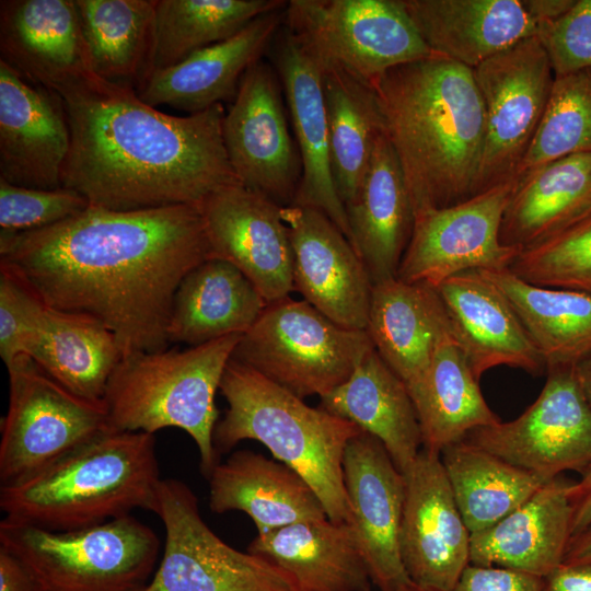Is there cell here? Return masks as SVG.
Instances as JSON below:
<instances>
[{
	"label": "cell",
	"instance_id": "c3c4849f",
	"mask_svg": "<svg viewBox=\"0 0 591 591\" xmlns=\"http://www.w3.org/2000/svg\"><path fill=\"white\" fill-rule=\"evenodd\" d=\"M572 536L591 525V466L573 483L571 490Z\"/></svg>",
	"mask_w": 591,
	"mask_h": 591
},
{
	"label": "cell",
	"instance_id": "1f68e13d",
	"mask_svg": "<svg viewBox=\"0 0 591 591\" xmlns=\"http://www.w3.org/2000/svg\"><path fill=\"white\" fill-rule=\"evenodd\" d=\"M320 399V407L375 437L402 473L422 449L420 425L408 389L374 348L343 384Z\"/></svg>",
	"mask_w": 591,
	"mask_h": 591
},
{
	"label": "cell",
	"instance_id": "ac0fdd59",
	"mask_svg": "<svg viewBox=\"0 0 591 591\" xmlns=\"http://www.w3.org/2000/svg\"><path fill=\"white\" fill-rule=\"evenodd\" d=\"M343 476L349 508L347 523L373 586L387 591L410 582L399 551L404 474L384 445L361 431L346 447Z\"/></svg>",
	"mask_w": 591,
	"mask_h": 591
},
{
	"label": "cell",
	"instance_id": "f907efd6",
	"mask_svg": "<svg viewBox=\"0 0 591 591\" xmlns=\"http://www.w3.org/2000/svg\"><path fill=\"white\" fill-rule=\"evenodd\" d=\"M528 14L538 24L563 16L576 0H521Z\"/></svg>",
	"mask_w": 591,
	"mask_h": 591
},
{
	"label": "cell",
	"instance_id": "db71d44e",
	"mask_svg": "<svg viewBox=\"0 0 591 591\" xmlns=\"http://www.w3.org/2000/svg\"><path fill=\"white\" fill-rule=\"evenodd\" d=\"M387 591H442V590H438V589H433L429 587H422L410 581L408 583H405L403 586H399L395 589H391Z\"/></svg>",
	"mask_w": 591,
	"mask_h": 591
},
{
	"label": "cell",
	"instance_id": "f546056e",
	"mask_svg": "<svg viewBox=\"0 0 591 591\" xmlns=\"http://www.w3.org/2000/svg\"><path fill=\"white\" fill-rule=\"evenodd\" d=\"M247 551L277 568L293 591H371L373 586L347 522H297L256 535Z\"/></svg>",
	"mask_w": 591,
	"mask_h": 591
},
{
	"label": "cell",
	"instance_id": "8d00e7d4",
	"mask_svg": "<svg viewBox=\"0 0 591 591\" xmlns=\"http://www.w3.org/2000/svg\"><path fill=\"white\" fill-rule=\"evenodd\" d=\"M332 174L344 206L356 196L379 138L386 134L374 89L339 69H324Z\"/></svg>",
	"mask_w": 591,
	"mask_h": 591
},
{
	"label": "cell",
	"instance_id": "ffe728a7",
	"mask_svg": "<svg viewBox=\"0 0 591 591\" xmlns=\"http://www.w3.org/2000/svg\"><path fill=\"white\" fill-rule=\"evenodd\" d=\"M69 150L60 95L0 60V178L30 188H60Z\"/></svg>",
	"mask_w": 591,
	"mask_h": 591
},
{
	"label": "cell",
	"instance_id": "9a60e30c",
	"mask_svg": "<svg viewBox=\"0 0 591 591\" xmlns=\"http://www.w3.org/2000/svg\"><path fill=\"white\" fill-rule=\"evenodd\" d=\"M514 182L417 215L396 277L436 288L465 271L509 269L521 251L502 244L499 234Z\"/></svg>",
	"mask_w": 591,
	"mask_h": 591
},
{
	"label": "cell",
	"instance_id": "60d3db41",
	"mask_svg": "<svg viewBox=\"0 0 591 591\" xmlns=\"http://www.w3.org/2000/svg\"><path fill=\"white\" fill-rule=\"evenodd\" d=\"M579 153H591V69L555 77L542 121L517 177Z\"/></svg>",
	"mask_w": 591,
	"mask_h": 591
},
{
	"label": "cell",
	"instance_id": "4fadbf2b",
	"mask_svg": "<svg viewBox=\"0 0 591 591\" xmlns=\"http://www.w3.org/2000/svg\"><path fill=\"white\" fill-rule=\"evenodd\" d=\"M576 367L547 371L533 404L515 419L479 427L463 439L545 480L591 466V405Z\"/></svg>",
	"mask_w": 591,
	"mask_h": 591
},
{
	"label": "cell",
	"instance_id": "3957f363",
	"mask_svg": "<svg viewBox=\"0 0 591 591\" xmlns=\"http://www.w3.org/2000/svg\"><path fill=\"white\" fill-rule=\"evenodd\" d=\"M373 89L415 217L475 196L485 112L473 70L433 56L391 69Z\"/></svg>",
	"mask_w": 591,
	"mask_h": 591
},
{
	"label": "cell",
	"instance_id": "f5cc1de1",
	"mask_svg": "<svg viewBox=\"0 0 591 591\" xmlns=\"http://www.w3.org/2000/svg\"><path fill=\"white\" fill-rule=\"evenodd\" d=\"M575 369L583 394L591 405V354L581 360Z\"/></svg>",
	"mask_w": 591,
	"mask_h": 591
},
{
	"label": "cell",
	"instance_id": "681fc988",
	"mask_svg": "<svg viewBox=\"0 0 591 591\" xmlns=\"http://www.w3.org/2000/svg\"><path fill=\"white\" fill-rule=\"evenodd\" d=\"M0 591H36L25 567L2 547H0Z\"/></svg>",
	"mask_w": 591,
	"mask_h": 591
},
{
	"label": "cell",
	"instance_id": "d590c367",
	"mask_svg": "<svg viewBox=\"0 0 591 591\" xmlns=\"http://www.w3.org/2000/svg\"><path fill=\"white\" fill-rule=\"evenodd\" d=\"M477 271L507 297L540 352L546 372L576 367L591 354V293L535 286L510 269Z\"/></svg>",
	"mask_w": 591,
	"mask_h": 591
},
{
	"label": "cell",
	"instance_id": "603a6c76",
	"mask_svg": "<svg viewBox=\"0 0 591 591\" xmlns=\"http://www.w3.org/2000/svg\"><path fill=\"white\" fill-rule=\"evenodd\" d=\"M453 334L477 380L507 366L531 374L544 361L502 291L477 270L452 276L436 287Z\"/></svg>",
	"mask_w": 591,
	"mask_h": 591
},
{
	"label": "cell",
	"instance_id": "e0dca14e",
	"mask_svg": "<svg viewBox=\"0 0 591 591\" xmlns=\"http://www.w3.org/2000/svg\"><path fill=\"white\" fill-rule=\"evenodd\" d=\"M212 257L237 268L266 303L293 291V251L281 206L242 184L222 187L198 206Z\"/></svg>",
	"mask_w": 591,
	"mask_h": 591
},
{
	"label": "cell",
	"instance_id": "ee69618b",
	"mask_svg": "<svg viewBox=\"0 0 591 591\" xmlns=\"http://www.w3.org/2000/svg\"><path fill=\"white\" fill-rule=\"evenodd\" d=\"M90 206L76 190L30 188L0 178V233L42 230L68 220Z\"/></svg>",
	"mask_w": 591,
	"mask_h": 591
},
{
	"label": "cell",
	"instance_id": "8992f818",
	"mask_svg": "<svg viewBox=\"0 0 591 591\" xmlns=\"http://www.w3.org/2000/svg\"><path fill=\"white\" fill-rule=\"evenodd\" d=\"M240 338L230 335L121 358L103 397L109 429L151 434L182 429L194 440L208 478L219 463L212 440L219 420L216 393Z\"/></svg>",
	"mask_w": 591,
	"mask_h": 591
},
{
	"label": "cell",
	"instance_id": "ba28073f",
	"mask_svg": "<svg viewBox=\"0 0 591 591\" xmlns=\"http://www.w3.org/2000/svg\"><path fill=\"white\" fill-rule=\"evenodd\" d=\"M366 329L346 328L304 300L267 303L232 356L300 398L343 384L373 349Z\"/></svg>",
	"mask_w": 591,
	"mask_h": 591
},
{
	"label": "cell",
	"instance_id": "7a4b0ae2",
	"mask_svg": "<svg viewBox=\"0 0 591 591\" xmlns=\"http://www.w3.org/2000/svg\"><path fill=\"white\" fill-rule=\"evenodd\" d=\"M70 129L62 187L91 206L141 210L199 206L240 183L222 138V104L165 114L128 86L92 78L58 93Z\"/></svg>",
	"mask_w": 591,
	"mask_h": 591
},
{
	"label": "cell",
	"instance_id": "5b68a950",
	"mask_svg": "<svg viewBox=\"0 0 591 591\" xmlns=\"http://www.w3.org/2000/svg\"><path fill=\"white\" fill-rule=\"evenodd\" d=\"M219 391L228 408L213 430L218 455L243 440L258 441L275 460L308 482L328 519L347 522L343 459L349 441L362 430L320 406L308 405L303 398L233 358L224 370Z\"/></svg>",
	"mask_w": 591,
	"mask_h": 591
},
{
	"label": "cell",
	"instance_id": "30bf717a",
	"mask_svg": "<svg viewBox=\"0 0 591 591\" xmlns=\"http://www.w3.org/2000/svg\"><path fill=\"white\" fill-rule=\"evenodd\" d=\"M7 370L10 394L1 425V485L43 470L109 429L104 401L73 394L31 357H18Z\"/></svg>",
	"mask_w": 591,
	"mask_h": 591
},
{
	"label": "cell",
	"instance_id": "5bb4252c",
	"mask_svg": "<svg viewBox=\"0 0 591 591\" xmlns=\"http://www.w3.org/2000/svg\"><path fill=\"white\" fill-rule=\"evenodd\" d=\"M281 92L271 66L262 59L252 65L224 113L222 138L240 184L283 207L294 200L302 162Z\"/></svg>",
	"mask_w": 591,
	"mask_h": 591
},
{
	"label": "cell",
	"instance_id": "b9f144b4",
	"mask_svg": "<svg viewBox=\"0 0 591 591\" xmlns=\"http://www.w3.org/2000/svg\"><path fill=\"white\" fill-rule=\"evenodd\" d=\"M509 269L535 286L591 293V217L522 250Z\"/></svg>",
	"mask_w": 591,
	"mask_h": 591
},
{
	"label": "cell",
	"instance_id": "e575fe53",
	"mask_svg": "<svg viewBox=\"0 0 591 591\" xmlns=\"http://www.w3.org/2000/svg\"><path fill=\"white\" fill-rule=\"evenodd\" d=\"M93 73L136 92L153 72L155 0H74Z\"/></svg>",
	"mask_w": 591,
	"mask_h": 591
},
{
	"label": "cell",
	"instance_id": "d4e9b609",
	"mask_svg": "<svg viewBox=\"0 0 591 591\" xmlns=\"http://www.w3.org/2000/svg\"><path fill=\"white\" fill-rule=\"evenodd\" d=\"M559 475L518 509L471 534L470 564L496 566L545 578L565 559L572 537L571 490Z\"/></svg>",
	"mask_w": 591,
	"mask_h": 591
},
{
	"label": "cell",
	"instance_id": "d6986e66",
	"mask_svg": "<svg viewBox=\"0 0 591 591\" xmlns=\"http://www.w3.org/2000/svg\"><path fill=\"white\" fill-rule=\"evenodd\" d=\"M293 251V291L333 322L366 329L372 280L359 254L322 211L281 207Z\"/></svg>",
	"mask_w": 591,
	"mask_h": 591
},
{
	"label": "cell",
	"instance_id": "74e56055",
	"mask_svg": "<svg viewBox=\"0 0 591 591\" xmlns=\"http://www.w3.org/2000/svg\"><path fill=\"white\" fill-rule=\"evenodd\" d=\"M121 358L117 338L97 320L47 306L32 359L63 387L83 398L103 401Z\"/></svg>",
	"mask_w": 591,
	"mask_h": 591
},
{
	"label": "cell",
	"instance_id": "7402d4cb",
	"mask_svg": "<svg viewBox=\"0 0 591 591\" xmlns=\"http://www.w3.org/2000/svg\"><path fill=\"white\" fill-rule=\"evenodd\" d=\"M281 31L276 35L274 60L302 162L291 205L322 211L352 244L346 209L332 174L321 68L287 28Z\"/></svg>",
	"mask_w": 591,
	"mask_h": 591
},
{
	"label": "cell",
	"instance_id": "277c9868",
	"mask_svg": "<svg viewBox=\"0 0 591 591\" xmlns=\"http://www.w3.org/2000/svg\"><path fill=\"white\" fill-rule=\"evenodd\" d=\"M154 434L107 429L43 470L0 486L5 519L63 532L153 510L161 482Z\"/></svg>",
	"mask_w": 591,
	"mask_h": 591
},
{
	"label": "cell",
	"instance_id": "4316f807",
	"mask_svg": "<svg viewBox=\"0 0 591 591\" xmlns=\"http://www.w3.org/2000/svg\"><path fill=\"white\" fill-rule=\"evenodd\" d=\"M366 331L409 394L422 380L440 340L453 333L437 289L397 277L373 283Z\"/></svg>",
	"mask_w": 591,
	"mask_h": 591
},
{
	"label": "cell",
	"instance_id": "ab89813d",
	"mask_svg": "<svg viewBox=\"0 0 591 591\" xmlns=\"http://www.w3.org/2000/svg\"><path fill=\"white\" fill-rule=\"evenodd\" d=\"M283 0H155L153 72L222 42ZM152 72V73H153Z\"/></svg>",
	"mask_w": 591,
	"mask_h": 591
},
{
	"label": "cell",
	"instance_id": "f6af8a7d",
	"mask_svg": "<svg viewBox=\"0 0 591 591\" xmlns=\"http://www.w3.org/2000/svg\"><path fill=\"white\" fill-rule=\"evenodd\" d=\"M555 77L591 69V0H576L559 19L537 25Z\"/></svg>",
	"mask_w": 591,
	"mask_h": 591
},
{
	"label": "cell",
	"instance_id": "836d02e7",
	"mask_svg": "<svg viewBox=\"0 0 591 591\" xmlns=\"http://www.w3.org/2000/svg\"><path fill=\"white\" fill-rule=\"evenodd\" d=\"M478 381L454 334L445 335L410 393L424 449L441 453L472 430L500 421L486 403Z\"/></svg>",
	"mask_w": 591,
	"mask_h": 591
},
{
	"label": "cell",
	"instance_id": "4dcf8cb0",
	"mask_svg": "<svg viewBox=\"0 0 591 591\" xmlns=\"http://www.w3.org/2000/svg\"><path fill=\"white\" fill-rule=\"evenodd\" d=\"M591 217V153L564 157L515 178L500 242L520 251L548 241Z\"/></svg>",
	"mask_w": 591,
	"mask_h": 591
},
{
	"label": "cell",
	"instance_id": "7c38bea8",
	"mask_svg": "<svg viewBox=\"0 0 591 591\" xmlns=\"http://www.w3.org/2000/svg\"><path fill=\"white\" fill-rule=\"evenodd\" d=\"M472 70L485 112L477 195L517 178L545 113L555 76L536 36Z\"/></svg>",
	"mask_w": 591,
	"mask_h": 591
},
{
	"label": "cell",
	"instance_id": "44dd1931",
	"mask_svg": "<svg viewBox=\"0 0 591 591\" xmlns=\"http://www.w3.org/2000/svg\"><path fill=\"white\" fill-rule=\"evenodd\" d=\"M0 60L56 93L96 78L74 0L0 1Z\"/></svg>",
	"mask_w": 591,
	"mask_h": 591
},
{
	"label": "cell",
	"instance_id": "f35d334b",
	"mask_svg": "<svg viewBox=\"0 0 591 591\" xmlns=\"http://www.w3.org/2000/svg\"><path fill=\"white\" fill-rule=\"evenodd\" d=\"M440 455L471 534L518 509L548 482L465 440L447 447Z\"/></svg>",
	"mask_w": 591,
	"mask_h": 591
},
{
	"label": "cell",
	"instance_id": "6da1fadb",
	"mask_svg": "<svg viewBox=\"0 0 591 591\" xmlns=\"http://www.w3.org/2000/svg\"><path fill=\"white\" fill-rule=\"evenodd\" d=\"M212 258L197 206L141 210L89 206L55 225L0 233V264L55 310L89 315L117 338L123 358L169 347L184 277Z\"/></svg>",
	"mask_w": 591,
	"mask_h": 591
},
{
	"label": "cell",
	"instance_id": "52a82bcc",
	"mask_svg": "<svg viewBox=\"0 0 591 591\" xmlns=\"http://www.w3.org/2000/svg\"><path fill=\"white\" fill-rule=\"evenodd\" d=\"M0 547L21 561L36 591H142L160 541L131 514L63 532L4 518Z\"/></svg>",
	"mask_w": 591,
	"mask_h": 591
},
{
	"label": "cell",
	"instance_id": "7bdbcfd3",
	"mask_svg": "<svg viewBox=\"0 0 591 591\" xmlns=\"http://www.w3.org/2000/svg\"><path fill=\"white\" fill-rule=\"evenodd\" d=\"M47 305L15 273L0 264V357L5 368L32 358L42 337Z\"/></svg>",
	"mask_w": 591,
	"mask_h": 591
},
{
	"label": "cell",
	"instance_id": "484cf974",
	"mask_svg": "<svg viewBox=\"0 0 591 591\" xmlns=\"http://www.w3.org/2000/svg\"><path fill=\"white\" fill-rule=\"evenodd\" d=\"M207 479L211 511L244 512L254 522L257 535L328 518L316 493L299 473L251 450L233 452Z\"/></svg>",
	"mask_w": 591,
	"mask_h": 591
},
{
	"label": "cell",
	"instance_id": "9c48e42d",
	"mask_svg": "<svg viewBox=\"0 0 591 591\" xmlns=\"http://www.w3.org/2000/svg\"><path fill=\"white\" fill-rule=\"evenodd\" d=\"M321 70L373 85L391 69L433 56L402 0H291L283 24Z\"/></svg>",
	"mask_w": 591,
	"mask_h": 591
},
{
	"label": "cell",
	"instance_id": "cb8c5ba5",
	"mask_svg": "<svg viewBox=\"0 0 591 591\" xmlns=\"http://www.w3.org/2000/svg\"><path fill=\"white\" fill-rule=\"evenodd\" d=\"M283 11L263 14L233 36L155 70L138 96L153 107L171 106L188 115L232 102L243 76L262 59L283 24Z\"/></svg>",
	"mask_w": 591,
	"mask_h": 591
},
{
	"label": "cell",
	"instance_id": "d6a6232c",
	"mask_svg": "<svg viewBox=\"0 0 591 591\" xmlns=\"http://www.w3.org/2000/svg\"><path fill=\"white\" fill-rule=\"evenodd\" d=\"M266 304L237 268L223 259L209 258L189 271L175 292L169 343L190 347L243 335Z\"/></svg>",
	"mask_w": 591,
	"mask_h": 591
},
{
	"label": "cell",
	"instance_id": "816d5d0a",
	"mask_svg": "<svg viewBox=\"0 0 591 591\" xmlns=\"http://www.w3.org/2000/svg\"><path fill=\"white\" fill-rule=\"evenodd\" d=\"M588 563H591V525L571 537L563 564Z\"/></svg>",
	"mask_w": 591,
	"mask_h": 591
},
{
	"label": "cell",
	"instance_id": "bcb514c9",
	"mask_svg": "<svg viewBox=\"0 0 591 591\" xmlns=\"http://www.w3.org/2000/svg\"><path fill=\"white\" fill-rule=\"evenodd\" d=\"M543 578L496 566L470 564L453 591H542Z\"/></svg>",
	"mask_w": 591,
	"mask_h": 591
},
{
	"label": "cell",
	"instance_id": "7dc6e473",
	"mask_svg": "<svg viewBox=\"0 0 591 591\" xmlns=\"http://www.w3.org/2000/svg\"><path fill=\"white\" fill-rule=\"evenodd\" d=\"M543 580L542 591H591V563L561 564Z\"/></svg>",
	"mask_w": 591,
	"mask_h": 591
},
{
	"label": "cell",
	"instance_id": "83f0119b",
	"mask_svg": "<svg viewBox=\"0 0 591 591\" xmlns=\"http://www.w3.org/2000/svg\"><path fill=\"white\" fill-rule=\"evenodd\" d=\"M345 209L352 246L372 283L396 277L413 234L415 211L386 134L379 138L362 183Z\"/></svg>",
	"mask_w": 591,
	"mask_h": 591
},
{
	"label": "cell",
	"instance_id": "2e32d148",
	"mask_svg": "<svg viewBox=\"0 0 591 591\" xmlns=\"http://www.w3.org/2000/svg\"><path fill=\"white\" fill-rule=\"evenodd\" d=\"M403 474L399 551L406 573L416 584L453 591L470 565L471 532L440 453L422 448Z\"/></svg>",
	"mask_w": 591,
	"mask_h": 591
},
{
	"label": "cell",
	"instance_id": "f1b7e54d",
	"mask_svg": "<svg viewBox=\"0 0 591 591\" xmlns=\"http://www.w3.org/2000/svg\"><path fill=\"white\" fill-rule=\"evenodd\" d=\"M402 1L433 54L471 69L537 33L521 0Z\"/></svg>",
	"mask_w": 591,
	"mask_h": 591
},
{
	"label": "cell",
	"instance_id": "8fae6325",
	"mask_svg": "<svg viewBox=\"0 0 591 591\" xmlns=\"http://www.w3.org/2000/svg\"><path fill=\"white\" fill-rule=\"evenodd\" d=\"M152 512L165 528V545L142 591H293L265 559L222 541L204 521L198 498L184 482L161 479Z\"/></svg>",
	"mask_w": 591,
	"mask_h": 591
}]
</instances>
